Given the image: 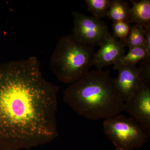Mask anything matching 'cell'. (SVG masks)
Returning a JSON list of instances; mask_svg holds the SVG:
<instances>
[{
	"instance_id": "cell-13",
	"label": "cell",
	"mask_w": 150,
	"mask_h": 150,
	"mask_svg": "<svg viewBox=\"0 0 150 150\" xmlns=\"http://www.w3.org/2000/svg\"><path fill=\"white\" fill-rule=\"evenodd\" d=\"M144 28L138 24L131 26L129 35L125 42V46L129 48L144 46Z\"/></svg>"
},
{
	"instance_id": "cell-3",
	"label": "cell",
	"mask_w": 150,
	"mask_h": 150,
	"mask_svg": "<svg viewBox=\"0 0 150 150\" xmlns=\"http://www.w3.org/2000/svg\"><path fill=\"white\" fill-rule=\"evenodd\" d=\"M94 47L81 43L72 34L62 36L50 59V69L58 80L71 84L91 68Z\"/></svg>"
},
{
	"instance_id": "cell-17",
	"label": "cell",
	"mask_w": 150,
	"mask_h": 150,
	"mask_svg": "<svg viewBox=\"0 0 150 150\" xmlns=\"http://www.w3.org/2000/svg\"></svg>"
},
{
	"instance_id": "cell-10",
	"label": "cell",
	"mask_w": 150,
	"mask_h": 150,
	"mask_svg": "<svg viewBox=\"0 0 150 150\" xmlns=\"http://www.w3.org/2000/svg\"><path fill=\"white\" fill-rule=\"evenodd\" d=\"M148 57H150V54L144 46L129 48L127 54L121 56L113 65V69L118 70L124 66H136L137 63Z\"/></svg>"
},
{
	"instance_id": "cell-2",
	"label": "cell",
	"mask_w": 150,
	"mask_h": 150,
	"mask_svg": "<svg viewBox=\"0 0 150 150\" xmlns=\"http://www.w3.org/2000/svg\"><path fill=\"white\" fill-rule=\"evenodd\" d=\"M64 100L76 113L91 121L108 119L124 111L108 70L89 71L63 92Z\"/></svg>"
},
{
	"instance_id": "cell-5",
	"label": "cell",
	"mask_w": 150,
	"mask_h": 150,
	"mask_svg": "<svg viewBox=\"0 0 150 150\" xmlns=\"http://www.w3.org/2000/svg\"><path fill=\"white\" fill-rule=\"evenodd\" d=\"M72 35L81 43L95 47L99 46L111 34L105 23L81 13H72Z\"/></svg>"
},
{
	"instance_id": "cell-6",
	"label": "cell",
	"mask_w": 150,
	"mask_h": 150,
	"mask_svg": "<svg viewBox=\"0 0 150 150\" xmlns=\"http://www.w3.org/2000/svg\"><path fill=\"white\" fill-rule=\"evenodd\" d=\"M124 110L150 134V86L140 81L137 89L125 101Z\"/></svg>"
},
{
	"instance_id": "cell-4",
	"label": "cell",
	"mask_w": 150,
	"mask_h": 150,
	"mask_svg": "<svg viewBox=\"0 0 150 150\" xmlns=\"http://www.w3.org/2000/svg\"><path fill=\"white\" fill-rule=\"evenodd\" d=\"M103 131L112 142L115 150H133L142 147L150 134L131 117L115 115L104 120Z\"/></svg>"
},
{
	"instance_id": "cell-7",
	"label": "cell",
	"mask_w": 150,
	"mask_h": 150,
	"mask_svg": "<svg viewBox=\"0 0 150 150\" xmlns=\"http://www.w3.org/2000/svg\"><path fill=\"white\" fill-rule=\"evenodd\" d=\"M99 49L94 54L92 67L98 70L114 64L125 54V44L110 34L99 46Z\"/></svg>"
},
{
	"instance_id": "cell-12",
	"label": "cell",
	"mask_w": 150,
	"mask_h": 150,
	"mask_svg": "<svg viewBox=\"0 0 150 150\" xmlns=\"http://www.w3.org/2000/svg\"><path fill=\"white\" fill-rule=\"evenodd\" d=\"M111 0H86L88 10L96 18L101 19L106 17Z\"/></svg>"
},
{
	"instance_id": "cell-1",
	"label": "cell",
	"mask_w": 150,
	"mask_h": 150,
	"mask_svg": "<svg viewBox=\"0 0 150 150\" xmlns=\"http://www.w3.org/2000/svg\"><path fill=\"white\" fill-rule=\"evenodd\" d=\"M59 90L35 56L0 64V150L29 149L58 137Z\"/></svg>"
},
{
	"instance_id": "cell-9",
	"label": "cell",
	"mask_w": 150,
	"mask_h": 150,
	"mask_svg": "<svg viewBox=\"0 0 150 150\" xmlns=\"http://www.w3.org/2000/svg\"><path fill=\"white\" fill-rule=\"evenodd\" d=\"M133 6L129 10V23L140 25L144 28L150 26V1L131 0Z\"/></svg>"
},
{
	"instance_id": "cell-14",
	"label": "cell",
	"mask_w": 150,
	"mask_h": 150,
	"mask_svg": "<svg viewBox=\"0 0 150 150\" xmlns=\"http://www.w3.org/2000/svg\"><path fill=\"white\" fill-rule=\"evenodd\" d=\"M130 23L126 22H116L112 24L113 35L125 44L130 32Z\"/></svg>"
},
{
	"instance_id": "cell-15",
	"label": "cell",
	"mask_w": 150,
	"mask_h": 150,
	"mask_svg": "<svg viewBox=\"0 0 150 150\" xmlns=\"http://www.w3.org/2000/svg\"><path fill=\"white\" fill-rule=\"evenodd\" d=\"M139 78L140 81L150 86V57L146 58L141 62Z\"/></svg>"
},
{
	"instance_id": "cell-8",
	"label": "cell",
	"mask_w": 150,
	"mask_h": 150,
	"mask_svg": "<svg viewBox=\"0 0 150 150\" xmlns=\"http://www.w3.org/2000/svg\"><path fill=\"white\" fill-rule=\"evenodd\" d=\"M118 70V76L113 79V86L119 98L125 103L138 87L140 69L136 65L124 66Z\"/></svg>"
},
{
	"instance_id": "cell-11",
	"label": "cell",
	"mask_w": 150,
	"mask_h": 150,
	"mask_svg": "<svg viewBox=\"0 0 150 150\" xmlns=\"http://www.w3.org/2000/svg\"><path fill=\"white\" fill-rule=\"evenodd\" d=\"M129 10L130 7L126 1L112 0L106 17L113 22L129 23Z\"/></svg>"
},
{
	"instance_id": "cell-16",
	"label": "cell",
	"mask_w": 150,
	"mask_h": 150,
	"mask_svg": "<svg viewBox=\"0 0 150 150\" xmlns=\"http://www.w3.org/2000/svg\"><path fill=\"white\" fill-rule=\"evenodd\" d=\"M144 46L148 53L150 54V26L144 28Z\"/></svg>"
}]
</instances>
